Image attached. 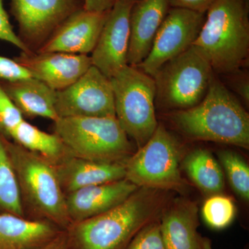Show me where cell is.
<instances>
[{
  "label": "cell",
  "mask_w": 249,
  "mask_h": 249,
  "mask_svg": "<svg viewBox=\"0 0 249 249\" xmlns=\"http://www.w3.org/2000/svg\"><path fill=\"white\" fill-rule=\"evenodd\" d=\"M36 249H69L66 231H61L48 243Z\"/></svg>",
  "instance_id": "cell-32"
},
{
  "label": "cell",
  "mask_w": 249,
  "mask_h": 249,
  "mask_svg": "<svg viewBox=\"0 0 249 249\" xmlns=\"http://www.w3.org/2000/svg\"><path fill=\"white\" fill-rule=\"evenodd\" d=\"M24 204L42 220L67 229L71 224L55 165L5 138Z\"/></svg>",
  "instance_id": "cell-4"
},
{
  "label": "cell",
  "mask_w": 249,
  "mask_h": 249,
  "mask_svg": "<svg viewBox=\"0 0 249 249\" xmlns=\"http://www.w3.org/2000/svg\"><path fill=\"white\" fill-rule=\"evenodd\" d=\"M2 89L22 116L43 117L55 121L56 91L34 77L12 81H0Z\"/></svg>",
  "instance_id": "cell-20"
},
{
  "label": "cell",
  "mask_w": 249,
  "mask_h": 249,
  "mask_svg": "<svg viewBox=\"0 0 249 249\" xmlns=\"http://www.w3.org/2000/svg\"><path fill=\"white\" fill-rule=\"evenodd\" d=\"M30 73L15 59L0 55V81H12L29 78Z\"/></svg>",
  "instance_id": "cell-29"
},
{
  "label": "cell",
  "mask_w": 249,
  "mask_h": 249,
  "mask_svg": "<svg viewBox=\"0 0 249 249\" xmlns=\"http://www.w3.org/2000/svg\"><path fill=\"white\" fill-rule=\"evenodd\" d=\"M193 45L208 59L213 72L235 73L249 54V0H216Z\"/></svg>",
  "instance_id": "cell-3"
},
{
  "label": "cell",
  "mask_w": 249,
  "mask_h": 249,
  "mask_svg": "<svg viewBox=\"0 0 249 249\" xmlns=\"http://www.w3.org/2000/svg\"><path fill=\"white\" fill-rule=\"evenodd\" d=\"M48 221L30 220L24 217L0 213V249H36L60 233Z\"/></svg>",
  "instance_id": "cell-19"
},
{
  "label": "cell",
  "mask_w": 249,
  "mask_h": 249,
  "mask_svg": "<svg viewBox=\"0 0 249 249\" xmlns=\"http://www.w3.org/2000/svg\"><path fill=\"white\" fill-rule=\"evenodd\" d=\"M115 1V0H85L84 9L91 12H108Z\"/></svg>",
  "instance_id": "cell-31"
},
{
  "label": "cell",
  "mask_w": 249,
  "mask_h": 249,
  "mask_svg": "<svg viewBox=\"0 0 249 249\" xmlns=\"http://www.w3.org/2000/svg\"><path fill=\"white\" fill-rule=\"evenodd\" d=\"M0 209L24 217L22 197L14 165L0 134Z\"/></svg>",
  "instance_id": "cell-23"
},
{
  "label": "cell",
  "mask_w": 249,
  "mask_h": 249,
  "mask_svg": "<svg viewBox=\"0 0 249 249\" xmlns=\"http://www.w3.org/2000/svg\"><path fill=\"white\" fill-rule=\"evenodd\" d=\"M137 0H116L108 12L96 47L91 52L93 66L110 78L127 65L129 16Z\"/></svg>",
  "instance_id": "cell-12"
},
{
  "label": "cell",
  "mask_w": 249,
  "mask_h": 249,
  "mask_svg": "<svg viewBox=\"0 0 249 249\" xmlns=\"http://www.w3.org/2000/svg\"><path fill=\"white\" fill-rule=\"evenodd\" d=\"M85 0H10L19 38L36 52L70 16L84 9Z\"/></svg>",
  "instance_id": "cell-9"
},
{
  "label": "cell",
  "mask_w": 249,
  "mask_h": 249,
  "mask_svg": "<svg viewBox=\"0 0 249 249\" xmlns=\"http://www.w3.org/2000/svg\"><path fill=\"white\" fill-rule=\"evenodd\" d=\"M216 0H170L171 7L183 8L199 13H206Z\"/></svg>",
  "instance_id": "cell-30"
},
{
  "label": "cell",
  "mask_w": 249,
  "mask_h": 249,
  "mask_svg": "<svg viewBox=\"0 0 249 249\" xmlns=\"http://www.w3.org/2000/svg\"><path fill=\"white\" fill-rule=\"evenodd\" d=\"M0 40L14 45L24 53L33 52L28 48L13 29L9 16L4 9L3 0H0Z\"/></svg>",
  "instance_id": "cell-28"
},
{
  "label": "cell",
  "mask_w": 249,
  "mask_h": 249,
  "mask_svg": "<svg viewBox=\"0 0 249 249\" xmlns=\"http://www.w3.org/2000/svg\"><path fill=\"white\" fill-rule=\"evenodd\" d=\"M206 13L171 7L162 22L150 53L139 65L153 78L160 67L193 45L204 24Z\"/></svg>",
  "instance_id": "cell-10"
},
{
  "label": "cell",
  "mask_w": 249,
  "mask_h": 249,
  "mask_svg": "<svg viewBox=\"0 0 249 249\" xmlns=\"http://www.w3.org/2000/svg\"><path fill=\"white\" fill-rule=\"evenodd\" d=\"M14 59L31 76L55 91L68 88L92 66L91 56L85 54L22 52Z\"/></svg>",
  "instance_id": "cell-13"
},
{
  "label": "cell",
  "mask_w": 249,
  "mask_h": 249,
  "mask_svg": "<svg viewBox=\"0 0 249 249\" xmlns=\"http://www.w3.org/2000/svg\"><path fill=\"white\" fill-rule=\"evenodd\" d=\"M170 8V0H137L134 3L129 16L127 65L138 67L145 60Z\"/></svg>",
  "instance_id": "cell-17"
},
{
  "label": "cell",
  "mask_w": 249,
  "mask_h": 249,
  "mask_svg": "<svg viewBox=\"0 0 249 249\" xmlns=\"http://www.w3.org/2000/svg\"><path fill=\"white\" fill-rule=\"evenodd\" d=\"M213 73L204 54L191 46L156 73L155 101L179 110L194 107L206 96Z\"/></svg>",
  "instance_id": "cell-7"
},
{
  "label": "cell",
  "mask_w": 249,
  "mask_h": 249,
  "mask_svg": "<svg viewBox=\"0 0 249 249\" xmlns=\"http://www.w3.org/2000/svg\"><path fill=\"white\" fill-rule=\"evenodd\" d=\"M55 107L58 119L116 117L110 79L92 65L74 83L56 91Z\"/></svg>",
  "instance_id": "cell-11"
},
{
  "label": "cell",
  "mask_w": 249,
  "mask_h": 249,
  "mask_svg": "<svg viewBox=\"0 0 249 249\" xmlns=\"http://www.w3.org/2000/svg\"><path fill=\"white\" fill-rule=\"evenodd\" d=\"M236 211L235 205L231 198L215 195L209 196L203 205V219L211 229L222 230L233 222Z\"/></svg>",
  "instance_id": "cell-25"
},
{
  "label": "cell",
  "mask_w": 249,
  "mask_h": 249,
  "mask_svg": "<svg viewBox=\"0 0 249 249\" xmlns=\"http://www.w3.org/2000/svg\"><path fill=\"white\" fill-rule=\"evenodd\" d=\"M183 168L205 196L222 194L224 188V174L211 152L203 149L194 150L183 160Z\"/></svg>",
  "instance_id": "cell-22"
},
{
  "label": "cell",
  "mask_w": 249,
  "mask_h": 249,
  "mask_svg": "<svg viewBox=\"0 0 249 249\" xmlns=\"http://www.w3.org/2000/svg\"><path fill=\"white\" fill-rule=\"evenodd\" d=\"M54 131L74 157L124 163L132 153L128 136L116 117L59 118Z\"/></svg>",
  "instance_id": "cell-5"
},
{
  "label": "cell",
  "mask_w": 249,
  "mask_h": 249,
  "mask_svg": "<svg viewBox=\"0 0 249 249\" xmlns=\"http://www.w3.org/2000/svg\"><path fill=\"white\" fill-rule=\"evenodd\" d=\"M237 92L240 95L241 97L245 100L246 103H248L249 101V83L247 78H244L239 80L236 85Z\"/></svg>",
  "instance_id": "cell-33"
},
{
  "label": "cell",
  "mask_w": 249,
  "mask_h": 249,
  "mask_svg": "<svg viewBox=\"0 0 249 249\" xmlns=\"http://www.w3.org/2000/svg\"><path fill=\"white\" fill-rule=\"evenodd\" d=\"M171 120L188 138L249 147V116L243 106L214 76L199 104L175 111Z\"/></svg>",
  "instance_id": "cell-2"
},
{
  "label": "cell",
  "mask_w": 249,
  "mask_h": 249,
  "mask_svg": "<svg viewBox=\"0 0 249 249\" xmlns=\"http://www.w3.org/2000/svg\"><path fill=\"white\" fill-rule=\"evenodd\" d=\"M160 223L166 249H212L211 241L198 231V209L193 201H170Z\"/></svg>",
  "instance_id": "cell-16"
},
{
  "label": "cell",
  "mask_w": 249,
  "mask_h": 249,
  "mask_svg": "<svg viewBox=\"0 0 249 249\" xmlns=\"http://www.w3.org/2000/svg\"><path fill=\"white\" fill-rule=\"evenodd\" d=\"M170 191L139 188L122 204L66 229L69 249H126L147 224L160 220Z\"/></svg>",
  "instance_id": "cell-1"
},
{
  "label": "cell",
  "mask_w": 249,
  "mask_h": 249,
  "mask_svg": "<svg viewBox=\"0 0 249 249\" xmlns=\"http://www.w3.org/2000/svg\"><path fill=\"white\" fill-rule=\"evenodd\" d=\"M9 139L55 165L72 155L58 134L44 132L25 120L11 132Z\"/></svg>",
  "instance_id": "cell-21"
},
{
  "label": "cell",
  "mask_w": 249,
  "mask_h": 249,
  "mask_svg": "<svg viewBox=\"0 0 249 249\" xmlns=\"http://www.w3.org/2000/svg\"><path fill=\"white\" fill-rule=\"evenodd\" d=\"M181 147L161 124L151 138L126 160L125 178L138 188L183 192L187 183L179 170Z\"/></svg>",
  "instance_id": "cell-8"
},
{
  "label": "cell",
  "mask_w": 249,
  "mask_h": 249,
  "mask_svg": "<svg viewBox=\"0 0 249 249\" xmlns=\"http://www.w3.org/2000/svg\"><path fill=\"white\" fill-rule=\"evenodd\" d=\"M109 79L116 118L139 148L151 138L158 126L155 79L137 67L128 65Z\"/></svg>",
  "instance_id": "cell-6"
},
{
  "label": "cell",
  "mask_w": 249,
  "mask_h": 249,
  "mask_svg": "<svg viewBox=\"0 0 249 249\" xmlns=\"http://www.w3.org/2000/svg\"><path fill=\"white\" fill-rule=\"evenodd\" d=\"M115 1H116V0H115Z\"/></svg>",
  "instance_id": "cell-34"
},
{
  "label": "cell",
  "mask_w": 249,
  "mask_h": 249,
  "mask_svg": "<svg viewBox=\"0 0 249 249\" xmlns=\"http://www.w3.org/2000/svg\"><path fill=\"white\" fill-rule=\"evenodd\" d=\"M219 157L232 190L243 200L248 201L249 165L238 154L229 150L219 152Z\"/></svg>",
  "instance_id": "cell-24"
},
{
  "label": "cell",
  "mask_w": 249,
  "mask_h": 249,
  "mask_svg": "<svg viewBox=\"0 0 249 249\" xmlns=\"http://www.w3.org/2000/svg\"><path fill=\"white\" fill-rule=\"evenodd\" d=\"M138 188L124 178L68 193L65 201L70 221L80 222L107 212L122 204Z\"/></svg>",
  "instance_id": "cell-15"
},
{
  "label": "cell",
  "mask_w": 249,
  "mask_h": 249,
  "mask_svg": "<svg viewBox=\"0 0 249 249\" xmlns=\"http://www.w3.org/2000/svg\"><path fill=\"white\" fill-rule=\"evenodd\" d=\"M108 12L80 10L62 23L36 52L88 55L93 52L97 44Z\"/></svg>",
  "instance_id": "cell-14"
},
{
  "label": "cell",
  "mask_w": 249,
  "mask_h": 249,
  "mask_svg": "<svg viewBox=\"0 0 249 249\" xmlns=\"http://www.w3.org/2000/svg\"><path fill=\"white\" fill-rule=\"evenodd\" d=\"M55 167L65 195L86 187L125 178L124 163L98 161L71 155Z\"/></svg>",
  "instance_id": "cell-18"
},
{
  "label": "cell",
  "mask_w": 249,
  "mask_h": 249,
  "mask_svg": "<svg viewBox=\"0 0 249 249\" xmlns=\"http://www.w3.org/2000/svg\"><path fill=\"white\" fill-rule=\"evenodd\" d=\"M160 220L142 228L126 249H166L160 231Z\"/></svg>",
  "instance_id": "cell-27"
},
{
  "label": "cell",
  "mask_w": 249,
  "mask_h": 249,
  "mask_svg": "<svg viewBox=\"0 0 249 249\" xmlns=\"http://www.w3.org/2000/svg\"><path fill=\"white\" fill-rule=\"evenodd\" d=\"M23 120L22 113L0 85V134L9 140L11 132Z\"/></svg>",
  "instance_id": "cell-26"
}]
</instances>
